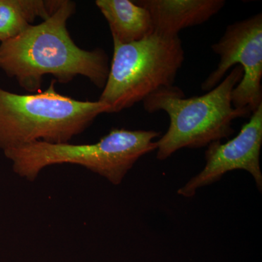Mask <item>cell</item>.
Instances as JSON below:
<instances>
[{"label":"cell","instance_id":"cell-1","mask_svg":"<svg viewBox=\"0 0 262 262\" xmlns=\"http://www.w3.org/2000/svg\"><path fill=\"white\" fill-rule=\"evenodd\" d=\"M75 10V2L61 0L49 18L2 42L0 69L31 93L39 92L48 75L61 83L83 76L103 89L110 72L107 55L101 49H82L72 40L67 21Z\"/></svg>","mask_w":262,"mask_h":262},{"label":"cell","instance_id":"cell-2","mask_svg":"<svg viewBox=\"0 0 262 262\" xmlns=\"http://www.w3.org/2000/svg\"><path fill=\"white\" fill-rule=\"evenodd\" d=\"M244 72L233 67L220 84L203 96L185 98L176 86L162 88L143 101L149 113L163 110L170 117V125L158 144L157 158L164 160L182 148H201L234 134L232 122L250 117L248 108H234L232 94Z\"/></svg>","mask_w":262,"mask_h":262},{"label":"cell","instance_id":"cell-3","mask_svg":"<svg viewBox=\"0 0 262 262\" xmlns=\"http://www.w3.org/2000/svg\"><path fill=\"white\" fill-rule=\"evenodd\" d=\"M56 81L45 91L22 95L0 88V148L13 149L35 141L64 144L108 113L101 101H78L58 94Z\"/></svg>","mask_w":262,"mask_h":262},{"label":"cell","instance_id":"cell-4","mask_svg":"<svg viewBox=\"0 0 262 262\" xmlns=\"http://www.w3.org/2000/svg\"><path fill=\"white\" fill-rule=\"evenodd\" d=\"M155 130L113 129L94 144H51L35 141L5 150V157L21 178L34 181L47 167L81 165L118 185L141 157L158 149Z\"/></svg>","mask_w":262,"mask_h":262},{"label":"cell","instance_id":"cell-5","mask_svg":"<svg viewBox=\"0 0 262 262\" xmlns=\"http://www.w3.org/2000/svg\"><path fill=\"white\" fill-rule=\"evenodd\" d=\"M113 61L98 101L117 113L144 101L162 88L173 86L184 61L179 36L153 33L137 42L113 41Z\"/></svg>","mask_w":262,"mask_h":262},{"label":"cell","instance_id":"cell-6","mask_svg":"<svg viewBox=\"0 0 262 262\" xmlns=\"http://www.w3.org/2000/svg\"><path fill=\"white\" fill-rule=\"evenodd\" d=\"M212 50L220 56V61L202 84L203 91L214 89L229 70L238 65L244 75L232 91V105L254 112L262 103L261 13L228 26Z\"/></svg>","mask_w":262,"mask_h":262},{"label":"cell","instance_id":"cell-7","mask_svg":"<svg viewBox=\"0 0 262 262\" xmlns=\"http://www.w3.org/2000/svg\"><path fill=\"white\" fill-rule=\"evenodd\" d=\"M262 145V103L251 114L235 137L222 144L221 141L208 144L206 164L198 175L178 190L185 198L195 194L199 188L220 180L227 172L245 170L254 179L259 190L262 187L260 151Z\"/></svg>","mask_w":262,"mask_h":262},{"label":"cell","instance_id":"cell-8","mask_svg":"<svg viewBox=\"0 0 262 262\" xmlns=\"http://www.w3.org/2000/svg\"><path fill=\"white\" fill-rule=\"evenodd\" d=\"M136 4L149 11L154 33L179 36L182 29L208 21L225 6L224 0H139Z\"/></svg>","mask_w":262,"mask_h":262},{"label":"cell","instance_id":"cell-9","mask_svg":"<svg viewBox=\"0 0 262 262\" xmlns=\"http://www.w3.org/2000/svg\"><path fill=\"white\" fill-rule=\"evenodd\" d=\"M96 5L110 26L113 41L137 42L154 33L149 11L130 0H97Z\"/></svg>","mask_w":262,"mask_h":262},{"label":"cell","instance_id":"cell-10","mask_svg":"<svg viewBox=\"0 0 262 262\" xmlns=\"http://www.w3.org/2000/svg\"><path fill=\"white\" fill-rule=\"evenodd\" d=\"M60 3L61 0H0V42L21 34L36 18H49Z\"/></svg>","mask_w":262,"mask_h":262}]
</instances>
